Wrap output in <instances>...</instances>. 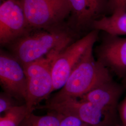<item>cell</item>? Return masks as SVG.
<instances>
[{
  "instance_id": "1",
  "label": "cell",
  "mask_w": 126,
  "mask_h": 126,
  "mask_svg": "<svg viewBox=\"0 0 126 126\" xmlns=\"http://www.w3.org/2000/svg\"><path fill=\"white\" fill-rule=\"evenodd\" d=\"M79 36L68 26L51 30H34L7 47L10 53L24 65L55 50H62L78 40Z\"/></svg>"
},
{
  "instance_id": "2",
  "label": "cell",
  "mask_w": 126,
  "mask_h": 126,
  "mask_svg": "<svg viewBox=\"0 0 126 126\" xmlns=\"http://www.w3.org/2000/svg\"><path fill=\"white\" fill-rule=\"evenodd\" d=\"M94 46L91 45L86 50L63 87L47 104L79 98L97 86L113 79L108 69L95 59Z\"/></svg>"
},
{
  "instance_id": "3",
  "label": "cell",
  "mask_w": 126,
  "mask_h": 126,
  "mask_svg": "<svg viewBox=\"0 0 126 126\" xmlns=\"http://www.w3.org/2000/svg\"><path fill=\"white\" fill-rule=\"evenodd\" d=\"M32 30H51L67 26L71 12L68 0H19Z\"/></svg>"
},
{
  "instance_id": "4",
  "label": "cell",
  "mask_w": 126,
  "mask_h": 126,
  "mask_svg": "<svg viewBox=\"0 0 126 126\" xmlns=\"http://www.w3.org/2000/svg\"><path fill=\"white\" fill-rule=\"evenodd\" d=\"M62 50H55L43 58L23 65L27 78L25 104L30 113H33L40 102L53 92L52 63Z\"/></svg>"
},
{
  "instance_id": "5",
  "label": "cell",
  "mask_w": 126,
  "mask_h": 126,
  "mask_svg": "<svg viewBox=\"0 0 126 126\" xmlns=\"http://www.w3.org/2000/svg\"><path fill=\"white\" fill-rule=\"evenodd\" d=\"M99 32L92 30L68 45L56 56L52 68L53 92L63 87L86 50L91 45H94L98 39Z\"/></svg>"
},
{
  "instance_id": "6",
  "label": "cell",
  "mask_w": 126,
  "mask_h": 126,
  "mask_svg": "<svg viewBox=\"0 0 126 126\" xmlns=\"http://www.w3.org/2000/svg\"><path fill=\"white\" fill-rule=\"evenodd\" d=\"M36 109H47L63 115L74 116L93 126H111L115 124V115L79 99H69L57 103H46L37 106Z\"/></svg>"
},
{
  "instance_id": "7",
  "label": "cell",
  "mask_w": 126,
  "mask_h": 126,
  "mask_svg": "<svg viewBox=\"0 0 126 126\" xmlns=\"http://www.w3.org/2000/svg\"><path fill=\"white\" fill-rule=\"evenodd\" d=\"M71 8L67 19L68 27L80 36L93 30L95 22L111 11L110 0H68Z\"/></svg>"
},
{
  "instance_id": "8",
  "label": "cell",
  "mask_w": 126,
  "mask_h": 126,
  "mask_svg": "<svg viewBox=\"0 0 126 126\" xmlns=\"http://www.w3.org/2000/svg\"><path fill=\"white\" fill-rule=\"evenodd\" d=\"M33 30L19 0H0V45L7 46Z\"/></svg>"
},
{
  "instance_id": "9",
  "label": "cell",
  "mask_w": 126,
  "mask_h": 126,
  "mask_svg": "<svg viewBox=\"0 0 126 126\" xmlns=\"http://www.w3.org/2000/svg\"><path fill=\"white\" fill-rule=\"evenodd\" d=\"M0 82L3 92L25 104L27 82L23 65L10 53L0 50Z\"/></svg>"
},
{
  "instance_id": "10",
  "label": "cell",
  "mask_w": 126,
  "mask_h": 126,
  "mask_svg": "<svg viewBox=\"0 0 126 126\" xmlns=\"http://www.w3.org/2000/svg\"><path fill=\"white\" fill-rule=\"evenodd\" d=\"M97 60L111 73L123 79L126 77V37L105 33L95 50Z\"/></svg>"
},
{
  "instance_id": "11",
  "label": "cell",
  "mask_w": 126,
  "mask_h": 126,
  "mask_svg": "<svg viewBox=\"0 0 126 126\" xmlns=\"http://www.w3.org/2000/svg\"><path fill=\"white\" fill-rule=\"evenodd\" d=\"M126 89L113 79L97 86L79 99L89 102L104 111L115 115L118 103Z\"/></svg>"
},
{
  "instance_id": "12",
  "label": "cell",
  "mask_w": 126,
  "mask_h": 126,
  "mask_svg": "<svg viewBox=\"0 0 126 126\" xmlns=\"http://www.w3.org/2000/svg\"><path fill=\"white\" fill-rule=\"evenodd\" d=\"M93 30L101 31L113 35H126V12L104 16L95 22Z\"/></svg>"
},
{
  "instance_id": "13",
  "label": "cell",
  "mask_w": 126,
  "mask_h": 126,
  "mask_svg": "<svg viewBox=\"0 0 126 126\" xmlns=\"http://www.w3.org/2000/svg\"><path fill=\"white\" fill-rule=\"evenodd\" d=\"M62 114L54 111H48L44 115L33 113L28 115L20 126H60Z\"/></svg>"
},
{
  "instance_id": "14",
  "label": "cell",
  "mask_w": 126,
  "mask_h": 126,
  "mask_svg": "<svg viewBox=\"0 0 126 126\" xmlns=\"http://www.w3.org/2000/svg\"><path fill=\"white\" fill-rule=\"evenodd\" d=\"M29 114L25 104L16 106L0 116V126H20Z\"/></svg>"
},
{
  "instance_id": "15",
  "label": "cell",
  "mask_w": 126,
  "mask_h": 126,
  "mask_svg": "<svg viewBox=\"0 0 126 126\" xmlns=\"http://www.w3.org/2000/svg\"><path fill=\"white\" fill-rule=\"evenodd\" d=\"M17 101L9 94L4 92L1 93L0 94V112L1 113H4L14 107L19 105Z\"/></svg>"
},
{
  "instance_id": "16",
  "label": "cell",
  "mask_w": 126,
  "mask_h": 126,
  "mask_svg": "<svg viewBox=\"0 0 126 126\" xmlns=\"http://www.w3.org/2000/svg\"><path fill=\"white\" fill-rule=\"evenodd\" d=\"M60 126H93L74 116L62 114V117L61 119L60 123Z\"/></svg>"
},
{
  "instance_id": "17",
  "label": "cell",
  "mask_w": 126,
  "mask_h": 126,
  "mask_svg": "<svg viewBox=\"0 0 126 126\" xmlns=\"http://www.w3.org/2000/svg\"><path fill=\"white\" fill-rule=\"evenodd\" d=\"M111 15H117L126 12V0H110Z\"/></svg>"
},
{
  "instance_id": "18",
  "label": "cell",
  "mask_w": 126,
  "mask_h": 126,
  "mask_svg": "<svg viewBox=\"0 0 126 126\" xmlns=\"http://www.w3.org/2000/svg\"><path fill=\"white\" fill-rule=\"evenodd\" d=\"M119 113L122 124L126 125V97L119 107Z\"/></svg>"
},
{
  "instance_id": "19",
  "label": "cell",
  "mask_w": 126,
  "mask_h": 126,
  "mask_svg": "<svg viewBox=\"0 0 126 126\" xmlns=\"http://www.w3.org/2000/svg\"><path fill=\"white\" fill-rule=\"evenodd\" d=\"M122 84L124 87V88L126 89V77L123 79H122Z\"/></svg>"
},
{
  "instance_id": "20",
  "label": "cell",
  "mask_w": 126,
  "mask_h": 126,
  "mask_svg": "<svg viewBox=\"0 0 126 126\" xmlns=\"http://www.w3.org/2000/svg\"><path fill=\"white\" fill-rule=\"evenodd\" d=\"M111 126H126V125L122 124H114Z\"/></svg>"
}]
</instances>
